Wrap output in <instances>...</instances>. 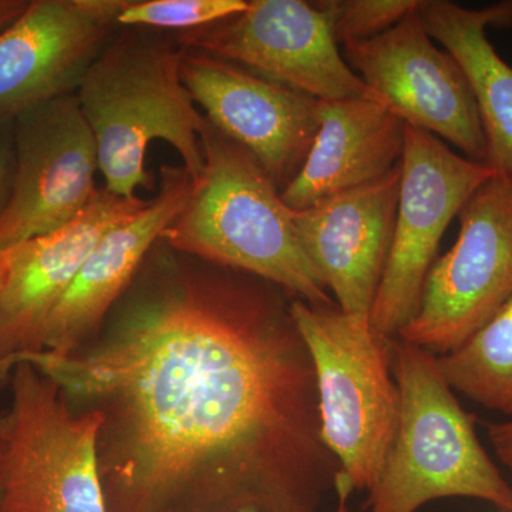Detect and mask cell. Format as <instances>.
Listing matches in <instances>:
<instances>
[{
    "mask_svg": "<svg viewBox=\"0 0 512 512\" xmlns=\"http://www.w3.org/2000/svg\"><path fill=\"white\" fill-rule=\"evenodd\" d=\"M295 296L158 241L96 338L29 363L101 417L107 512H319L338 460Z\"/></svg>",
    "mask_w": 512,
    "mask_h": 512,
    "instance_id": "obj_1",
    "label": "cell"
},
{
    "mask_svg": "<svg viewBox=\"0 0 512 512\" xmlns=\"http://www.w3.org/2000/svg\"><path fill=\"white\" fill-rule=\"evenodd\" d=\"M181 57L174 36L120 28L84 73L76 97L96 138L107 191L133 198L153 187L146 154L157 140L174 147L192 181L204 170L208 120L185 87Z\"/></svg>",
    "mask_w": 512,
    "mask_h": 512,
    "instance_id": "obj_2",
    "label": "cell"
},
{
    "mask_svg": "<svg viewBox=\"0 0 512 512\" xmlns=\"http://www.w3.org/2000/svg\"><path fill=\"white\" fill-rule=\"evenodd\" d=\"M201 147L204 170L161 241L258 276L311 305L336 303L302 247L293 211L258 161L210 121Z\"/></svg>",
    "mask_w": 512,
    "mask_h": 512,
    "instance_id": "obj_3",
    "label": "cell"
},
{
    "mask_svg": "<svg viewBox=\"0 0 512 512\" xmlns=\"http://www.w3.org/2000/svg\"><path fill=\"white\" fill-rule=\"evenodd\" d=\"M399 423L367 512H417L441 498H474L512 512V487L481 444L436 355L393 340Z\"/></svg>",
    "mask_w": 512,
    "mask_h": 512,
    "instance_id": "obj_4",
    "label": "cell"
},
{
    "mask_svg": "<svg viewBox=\"0 0 512 512\" xmlns=\"http://www.w3.org/2000/svg\"><path fill=\"white\" fill-rule=\"evenodd\" d=\"M291 309L315 369L322 439L353 490L369 491L399 423L394 338L336 303L295 298Z\"/></svg>",
    "mask_w": 512,
    "mask_h": 512,
    "instance_id": "obj_5",
    "label": "cell"
},
{
    "mask_svg": "<svg viewBox=\"0 0 512 512\" xmlns=\"http://www.w3.org/2000/svg\"><path fill=\"white\" fill-rule=\"evenodd\" d=\"M10 386L0 412V512H107L100 414L74 409L29 363L12 367Z\"/></svg>",
    "mask_w": 512,
    "mask_h": 512,
    "instance_id": "obj_6",
    "label": "cell"
},
{
    "mask_svg": "<svg viewBox=\"0 0 512 512\" xmlns=\"http://www.w3.org/2000/svg\"><path fill=\"white\" fill-rule=\"evenodd\" d=\"M400 171L392 247L370 312L373 328L389 338H397L416 315L448 225L495 175L487 164L457 154L439 137L409 124Z\"/></svg>",
    "mask_w": 512,
    "mask_h": 512,
    "instance_id": "obj_7",
    "label": "cell"
},
{
    "mask_svg": "<svg viewBox=\"0 0 512 512\" xmlns=\"http://www.w3.org/2000/svg\"><path fill=\"white\" fill-rule=\"evenodd\" d=\"M456 244L431 266L397 338L440 356L463 345L512 296V185L490 178L464 205Z\"/></svg>",
    "mask_w": 512,
    "mask_h": 512,
    "instance_id": "obj_8",
    "label": "cell"
},
{
    "mask_svg": "<svg viewBox=\"0 0 512 512\" xmlns=\"http://www.w3.org/2000/svg\"><path fill=\"white\" fill-rule=\"evenodd\" d=\"M174 39L318 100L377 99L350 69L316 0H249L244 12Z\"/></svg>",
    "mask_w": 512,
    "mask_h": 512,
    "instance_id": "obj_9",
    "label": "cell"
},
{
    "mask_svg": "<svg viewBox=\"0 0 512 512\" xmlns=\"http://www.w3.org/2000/svg\"><path fill=\"white\" fill-rule=\"evenodd\" d=\"M419 8L382 35L342 46L343 57L404 123L485 163L484 131L470 84L453 56L434 45Z\"/></svg>",
    "mask_w": 512,
    "mask_h": 512,
    "instance_id": "obj_10",
    "label": "cell"
},
{
    "mask_svg": "<svg viewBox=\"0 0 512 512\" xmlns=\"http://www.w3.org/2000/svg\"><path fill=\"white\" fill-rule=\"evenodd\" d=\"M15 120V190L0 222V249L49 234L92 202L96 138L76 93L22 111Z\"/></svg>",
    "mask_w": 512,
    "mask_h": 512,
    "instance_id": "obj_11",
    "label": "cell"
},
{
    "mask_svg": "<svg viewBox=\"0 0 512 512\" xmlns=\"http://www.w3.org/2000/svg\"><path fill=\"white\" fill-rule=\"evenodd\" d=\"M181 77L212 126L244 147L282 192L311 150L320 100L195 50L183 49Z\"/></svg>",
    "mask_w": 512,
    "mask_h": 512,
    "instance_id": "obj_12",
    "label": "cell"
},
{
    "mask_svg": "<svg viewBox=\"0 0 512 512\" xmlns=\"http://www.w3.org/2000/svg\"><path fill=\"white\" fill-rule=\"evenodd\" d=\"M128 0H29L0 30V119L76 93Z\"/></svg>",
    "mask_w": 512,
    "mask_h": 512,
    "instance_id": "obj_13",
    "label": "cell"
},
{
    "mask_svg": "<svg viewBox=\"0 0 512 512\" xmlns=\"http://www.w3.org/2000/svg\"><path fill=\"white\" fill-rule=\"evenodd\" d=\"M148 202L99 188L92 202L69 224L0 249V382L9 376L13 357L40 350L50 313L101 239L144 210Z\"/></svg>",
    "mask_w": 512,
    "mask_h": 512,
    "instance_id": "obj_14",
    "label": "cell"
},
{
    "mask_svg": "<svg viewBox=\"0 0 512 512\" xmlns=\"http://www.w3.org/2000/svg\"><path fill=\"white\" fill-rule=\"evenodd\" d=\"M400 164L372 183L293 211L303 249L343 312L370 318L399 204Z\"/></svg>",
    "mask_w": 512,
    "mask_h": 512,
    "instance_id": "obj_15",
    "label": "cell"
},
{
    "mask_svg": "<svg viewBox=\"0 0 512 512\" xmlns=\"http://www.w3.org/2000/svg\"><path fill=\"white\" fill-rule=\"evenodd\" d=\"M191 191L192 178L184 167L161 168L156 197L101 239L50 313L40 350L70 355L96 338Z\"/></svg>",
    "mask_w": 512,
    "mask_h": 512,
    "instance_id": "obj_16",
    "label": "cell"
},
{
    "mask_svg": "<svg viewBox=\"0 0 512 512\" xmlns=\"http://www.w3.org/2000/svg\"><path fill=\"white\" fill-rule=\"evenodd\" d=\"M406 123L377 99L319 101V128L308 157L281 192L286 207L305 210L372 183L400 164Z\"/></svg>",
    "mask_w": 512,
    "mask_h": 512,
    "instance_id": "obj_17",
    "label": "cell"
},
{
    "mask_svg": "<svg viewBox=\"0 0 512 512\" xmlns=\"http://www.w3.org/2000/svg\"><path fill=\"white\" fill-rule=\"evenodd\" d=\"M419 15L433 40L463 70L483 126L485 164L512 185V66L487 36L488 9H470L448 0H421Z\"/></svg>",
    "mask_w": 512,
    "mask_h": 512,
    "instance_id": "obj_18",
    "label": "cell"
},
{
    "mask_svg": "<svg viewBox=\"0 0 512 512\" xmlns=\"http://www.w3.org/2000/svg\"><path fill=\"white\" fill-rule=\"evenodd\" d=\"M436 360L454 392L512 416V296L463 345Z\"/></svg>",
    "mask_w": 512,
    "mask_h": 512,
    "instance_id": "obj_19",
    "label": "cell"
},
{
    "mask_svg": "<svg viewBox=\"0 0 512 512\" xmlns=\"http://www.w3.org/2000/svg\"><path fill=\"white\" fill-rule=\"evenodd\" d=\"M249 0H128L120 28L184 33L214 25L248 8Z\"/></svg>",
    "mask_w": 512,
    "mask_h": 512,
    "instance_id": "obj_20",
    "label": "cell"
},
{
    "mask_svg": "<svg viewBox=\"0 0 512 512\" xmlns=\"http://www.w3.org/2000/svg\"><path fill=\"white\" fill-rule=\"evenodd\" d=\"M340 47L382 35L419 8L421 0H316Z\"/></svg>",
    "mask_w": 512,
    "mask_h": 512,
    "instance_id": "obj_21",
    "label": "cell"
},
{
    "mask_svg": "<svg viewBox=\"0 0 512 512\" xmlns=\"http://www.w3.org/2000/svg\"><path fill=\"white\" fill-rule=\"evenodd\" d=\"M15 120L0 119V222L5 218L15 190Z\"/></svg>",
    "mask_w": 512,
    "mask_h": 512,
    "instance_id": "obj_22",
    "label": "cell"
},
{
    "mask_svg": "<svg viewBox=\"0 0 512 512\" xmlns=\"http://www.w3.org/2000/svg\"><path fill=\"white\" fill-rule=\"evenodd\" d=\"M487 436L495 451V456L512 476V417L500 423L487 424Z\"/></svg>",
    "mask_w": 512,
    "mask_h": 512,
    "instance_id": "obj_23",
    "label": "cell"
},
{
    "mask_svg": "<svg viewBox=\"0 0 512 512\" xmlns=\"http://www.w3.org/2000/svg\"><path fill=\"white\" fill-rule=\"evenodd\" d=\"M490 22L488 25L494 28L512 29V0L495 3L487 6Z\"/></svg>",
    "mask_w": 512,
    "mask_h": 512,
    "instance_id": "obj_24",
    "label": "cell"
},
{
    "mask_svg": "<svg viewBox=\"0 0 512 512\" xmlns=\"http://www.w3.org/2000/svg\"><path fill=\"white\" fill-rule=\"evenodd\" d=\"M28 5L29 0H0V30L15 22Z\"/></svg>",
    "mask_w": 512,
    "mask_h": 512,
    "instance_id": "obj_25",
    "label": "cell"
},
{
    "mask_svg": "<svg viewBox=\"0 0 512 512\" xmlns=\"http://www.w3.org/2000/svg\"><path fill=\"white\" fill-rule=\"evenodd\" d=\"M352 485L349 484L348 478L339 473L338 480H336L335 495L338 498L335 510L332 512H352L350 511L348 500L353 493Z\"/></svg>",
    "mask_w": 512,
    "mask_h": 512,
    "instance_id": "obj_26",
    "label": "cell"
},
{
    "mask_svg": "<svg viewBox=\"0 0 512 512\" xmlns=\"http://www.w3.org/2000/svg\"><path fill=\"white\" fill-rule=\"evenodd\" d=\"M0 288H2V251H0Z\"/></svg>",
    "mask_w": 512,
    "mask_h": 512,
    "instance_id": "obj_27",
    "label": "cell"
}]
</instances>
